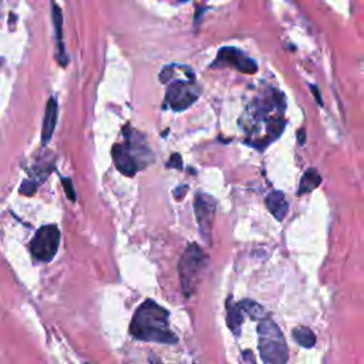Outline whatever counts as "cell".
Masks as SVG:
<instances>
[{
  "mask_svg": "<svg viewBox=\"0 0 364 364\" xmlns=\"http://www.w3.org/2000/svg\"><path fill=\"white\" fill-rule=\"evenodd\" d=\"M284 109V97L277 90H270L267 95L256 97L240 119L242 128L250 136L246 142L257 146V149H264L267 144L283 132L286 124L283 119Z\"/></svg>",
  "mask_w": 364,
  "mask_h": 364,
  "instance_id": "6da1fadb",
  "label": "cell"
},
{
  "mask_svg": "<svg viewBox=\"0 0 364 364\" xmlns=\"http://www.w3.org/2000/svg\"><path fill=\"white\" fill-rule=\"evenodd\" d=\"M129 334L141 341L175 344L178 341L175 333L169 327V313L154 300H145L135 310Z\"/></svg>",
  "mask_w": 364,
  "mask_h": 364,
  "instance_id": "7a4b0ae2",
  "label": "cell"
},
{
  "mask_svg": "<svg viewBox=\"0 0 364 364\" xmlns=\"http://www.w3.org/2000/svg\"><path fill=\"white\" fill-rule=\"evenodd\" d=\"M125 135L124 144H115L112 146V158L117 169L125 176H134L141 168L152 162L154 155L142 136H136V132L129 125L122 128Z\"/></svg>",
  "mask_w": 364,
  "mask_h": 364,
  "instance_id": "3957f363",
  "label": "cell"
},
{
  "mask_svg": "<svg viewBox=\"0 0 364 364\" xmlns=\"http://www.w3.org/2000/svg\"><path fill=\"white\" fill-rule=\"evenodd\" d=\"M259 351L263 364H286L287 346L277 324L266 317L257 326Z\"/></svg>",
  "mask_w": 364,
  "mask_h": 364,
  "instance_id": "277c9868",
  "label": "cell"
},
{
  "mask_svg": "<svg viewBox=\"0 0 364 364\" xmlns=\"http://www.w3.org/2000/svg\"><path fill=\"white\" fill-rule=\"evenodd\" d=\"M208 256L196 243H189L178 263L181 287L185 297H191L206 267Z\"/></svg>",
  "mask_w": 364,
  "mask_h": 364,
  "instance_id": "5b68a950",
  "label": "cell"
},
{
  "mask_svg": "<svg viewBox=\"0 0 364 364\" xmlns=\"http://www.w3.org/2000/svg\"><path fill=\"white\" fill-rule=\"evenodd\" d=\"M202 87L195 78L173 80L166 88L165 102L173 111L188 109L200 95Z\"/></svg>",
  "mask_w": 364,
  "mask_h": 364,
  "instance_id": "8992f818",
  "label": "cell"
},
{
  "mask_svg": "<svg viewBox=\"0 0 364 364\" xmlns=\"http://www.w3.org/2000/svg\"><path fill=\"white\" fill-rule=\"evenodd\" d=\"M60 245V229L57 225H44L37 229L33 240H31V253L36 259L41 262H50Z\"/></svg>",
  "mask_w": 364,
  "mask_h": 364,
  "instance_id": "52a82bcc",
  "label": "cell"
},
{
  "mask_svg": "<svg viewBox=\"0 0 364 364\" xmlns=\"http://www.w3.org/2000/svg\"><path fill=\"white\" fill-rule=\"evenodd\" d=\"M195 216L199 225V232L202 237L206 240L210 239V230L215 219V212H216V200L203 192H198L195 198Z\"/></svg>",
  "mask_w": 364,
  "mask_h": 364,
  "instance_id": "ba28073f",
  "label": "cell"
},
{
  "mask_svg": "<svg viewBox=\"0 0 364 364\" xmlns=\"http://www.w3.org/2000/svg\"><path fill=\"white\" fill-rule=\"evenodd\" d=\"M233 67L236 70H239L240 73L245 74H253L257 71V64L253 58L246 57L240 50L235 48V47H222L215 58V61L212 63V67Z\"/></svg>",
  "mask_w": 364,
  "mask_h": 364,
  "instance_id": "9c48e42d",
  "label": "cell"
},
{
  "mask_svg": "<svg viewBox=\"0 0 364 364\" xmlns=\"http://www.w3.org/2000/svg\"><path fill=\"white\" fill-rule=\"evenodd\" d=\"M53 7V11H51V16H53V26H54V33H55V41H57V50H55V58L58 61V64L61 67H65L67 63H68V57L65 54V50H64V43H63V31H61V27H63V16H61V9L57 3H53L51 4Z\"/></svg>",
  "mask_w": 364,
  "mask_h": 364,
  "instance_id": "30bf717a",
  "label": "cell"
},
{
  "mask_svg": "<svg viewBox=\"0 0 364 364\" xmlns=\"http://www.w3.org/2000/svg\"><path fill=\"white\" fill-rule=\"evenodd\" d=\"M58 114V104L54 97H50L46 111H44V118H43V127H41V144L47 145L48 141L53 136L55 124H57V115Z\"/></svg>",
  "mask_w": 364,
  "mask_h": 364,
  "instance_id": "8fae6325",
  "label": "cell"
},
{
  "mask_svg": "<svg viewBox=\"0 0 364 364\" xmlns=\"http://www.w3.org/2000/svg\"><path fill=\"white\" fill-rule=\"evenodd\" d=\"M266 208L269 212L276 218V220H283V218L287 215L289 203L286 200V196L280 191H273L266 196Z\"/></svg>",
  "mask_w": 364,
  "mask_h": 364,
  "instance_id": "7c38bea8",
  "label": "cell"
},
{
  "mask_svg": "<svg viewBox=\"0 0 364 364\" xmlns=\"http://www.w3.org/2000/svg\"><path fill=\"white\" fill-rule=\"evenodd\" d=\"M226 311H228V316H226V321H228V326L229 328L235 333V334H239L240 331V324L243 321V316H242V309L237 304H235L232 301V297H229L226 300Z\"/></svg>",
  "mask_w": 364,
  "mask_h": 364,
  "instance_id": "4fadbf2b",
  "label": "cell"
},
{
  "mask_svg": "<svg viewBox=\"0 0 364 364\" xmlns=\"http://www.w3.org/2000/svg\"><path fill=\"white\" fill-rule=\"evenodd\" d=\"M321 183V176L320 173L317 172V169L314 168H309L301 179H300V185H299V189H297V195H303V193H307V192H311L313 189H316L318 185Z\"/></svg>",
  "mask_w": 364,
  "mask_h": 364,
  "instance_id": "5bb4252c",
  "label": "cell"
},
{
  "mask_svg": "<svg viewBox=\"0 0 364 364\" xmlns=\"http://www.w3.org/2000/svg\"><path fill=\"white\" fill-rule=\"evenodd\" d=\"M293 338L296 340L297 344H300L301 347H306V348H310L314 346L316 343V336L314 333L309 328V327H296L293 330Z\"/></svg>",
  "mask_w": 364,
  "mask_h": 364,
  "instance_id": "9a60e30c",
  "label": "cell"
},
{
  "mask_svg": "<svg viewBox=\"0 0 364 364\" xmlns=\"http://www.w3.org/2000/svg\"><path fill=\"white\" fill-rule=\"evenodd\" d=\"M239 306H240L242 311L246 313V314H249L253 320H263V318L267 317L264 309H263L260 304H257L256 301L243 300V301L239 303Z\"/></svg>",
  "mask_w": 364,
  "mask_h": 364,
  "instance_id": "2e32d148",
  "label": "cell"
},
{
  "mask_svg": "<svg viewBox=\"0 0 364 364\" xmlns=\"http://www.w3.org/2000/svg\"><path fill=\"white\" fill-rule=\"evenodd\" d=\"M18 191H20L21 195L31 196L37 191V182H34V181H24Z\"/></svg>",
  "mask_w": 364,
  "mask_h": 364,
  "instance_id": "e0dca14e",
  "label": "cell"
},
{
  "mask_svg": "<svg viewBox=\"0 0 364 364\" xmlns=\"http://www.w3.org/2000/svg\"><path fill=\"white\" fill-rule=\"evenodd\" d=\"M61 183H63V188H64V192L67 195V198H70V200H75V191H74V186H73V182L70 178H61Z\"/></svg>",
  "mask_w": 364,
  "mask_h": 364,
  "instance_id": "ac0fdd59",
  "label": "cell"
},
{
  "mask_svg": "<svg viewBox=\"0 0 364 364\" xmlns=\"http://www.w3.org/2000/svg\"><path fill=\"white\" fill-rule=\"evenodd\" d=\"M169 166L172 168H176V169H182V159H181V155L179 154H173L171 158H169Z\"/></svg>",
  "mask_w": 364,
  "mask_h": 364,
  "instance_id": "d6986e66",
  "label": "cell"
},
{
  "mask_svg": "<svg viewBox=\"0 0 364 364\" xmlns=\"http://www.w3.org/2000/svg\"><path fill=\"white\" fill-rule=\"evenodd\" d=\"M310 88H311V91H313V94H314V97H316L317 102L321 105L323 102H321V98H320V94H318V90H317V87H316V85H310Z\"/></svg>",
  "mask_w": 364,
  "mask_h": 364,
  "instance_id": "ffe728a7",
  "label": "cell"
},
{
  "mask_svg": "<svg viewBox=\"0 0 364 364\" xmlns=\"http://www.w3.org/2000/svg\"><path fill=\"white\" fill-rule=\"evenodd\" d=\"M304 142V129H299V144Z\"/></svg>",
  "mask_w": 364,
  "mask_h": 364,
  "instance_id": "44dd1931",
  "label": "cell"
},
{
  "mask_svg": "<svg viewBox=\"0 0 364 364\" xmlns=\"http://www.w3.org/2000/svg\"><path fill=\"white\" fill-rule=\"evenodd\" d=\"M85 364H88V363H85Z\"/></svg>",
  "mask_w": 364,
  "mask_h": 364,
  "instance_id": "7402d4cb",
  "label": "cell"
}]
</instances>
